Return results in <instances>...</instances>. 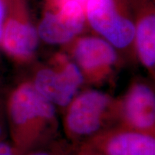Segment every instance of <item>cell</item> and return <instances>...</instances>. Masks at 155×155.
<instances>
[{
	"label": "cell",
	"instance_id": "cell-1",
	"mask_svg": "<svg viewBox=\"0 0 155 155\" xmlns=\"http://www.w3.org/2000/svg\"><path fill=\"white\" fill-rule=\"evenodd\" d=\"M7 115L12 145L19 155L53 142L58 129L56 107L32 83L21 85L12 93Z\"/></svg>",
	"mask_w": 155,
	"mask_h": 155
},
{
	"label": "cell",
	"instance_id": "cell-2",
	"mask_svg": "<svg viewBox=\"0 0 155 155\" xmlns=\"http://www.w3.org/2000/svg\"><path fill=\"white\" fill-rule=\"evenodd\" d=\"M116 120L121 121L120 103L112 101L101 91H88L75 97L65 108L63 128L70 140L83 144L111 129Z\"/></svg>",
	"mask_w": 155,
	"mask_h": 155
},
{
	"label": "cell",
	"instance_id": "cell-3",
	"mask_svg": "<svg viewBox=\"0 0 155 155\" xmlns=\"http://www.w3.org/2000/svg\"><path fill=\"white\" fill-rule=\"evenodd\" d=\"M83 144L101 155H155L154 134L124 125L103 131Z\"/></svg>",
	"mask_w": 155,
	"mask_h": 155
},
{
	"label": "cell",
	"instance_id": "cell-4",
	"mask_svg": "<svg viewBox=\"0 0 155 155\" xmlns=\"http://www.w3.org/2000/svg\"><path fill=\"white\" fill-rule=\"evenodd\" d=\"M83 81V73L78 65L66 63L59 71L40 70L32 85L55 107L66 108L75 98Z\"/></svg>",
	"mask_w": 155,
	"mask_h": 155
},
{
	"label": "cell",
	"instance_id": "cell-5",
	"mask_svg": "<svg viewBox=\"0 0 155 155\" xmlns=\"http://www.w3.org/2000/svg\"><path fill=\"white\" fill-rule=\"evenodd\" d=\"M87 15L94 30L116 47L124 48L134 38V25L118 14L113 0H88Z\"/></svg>",
	"mask_w": 155,
	"mask_h": 155
},
{
	"label": "cell",
	"instance_id": "cell-6",
	"mask_svg": "<svg viewBox=\"0 0 155 155\" xmlns=\"http://www.w3.org/2000/svg\"><path fill=\"white\" fill-rule=\"evenodd\" d=\"M122 125L144 132L154 134L155 97L150 87L137 84L120 103Z\"/></svg>",
	"mask_w": 155,
	"mask_h": 155
},
{
	"label": "cell",
	"instance_id": "cell-7",
	"mask_svg": "<svg viewBox=\"0 0 155 155\" xmlns=\"http://www.w3.org/2000/svg\"><path fill=\"white\" fill-rule=\"evenodd\" d=\"M84 22L82 6L75 2H66L58 13L45 15L39 26L38 35L48 43H63L83 30Z\"/></svg>",
	"mask_w": 155,
	"mask_h": 155
},
{
	"label": "cell",
	"instance_id": "cell-8",
	"mask_svg": "<svg viewBox=\"0 0 155 155\" xmlns=\"http://www.w3.org/2000/svg\"><path fill=\"white\" fill-rule=\"evenodd\" d=\"M75 57L85 72L95 75L106 71L115 63L116 53L113 47L105 40L86 38L78 42Z\"/></svg>",
	"mask_w": 155,
	"mask_h": 155
},
{
	"label": "cell",
	"instance_id": "cell-9",
	"mask_svg": "<svg viewBox=\"0 0 155 155\" xmlns=\"http://www.w3.org/2000/svg\"><path fill=\"white\" fill-rule=\"evenodd\" d=\"M38 43V32L33 27L17 20H10L3 34V45L11 55L18 58L30 56Z\"/></svg>",
	"mask_w": 155,
	"mask_h": 155
},
{
	"label": "cell",
	"instance_id": "cell-10",
	"mask_svg": "<svg viewBox=\"0 0 155 155\" xmlns=\"http://www.w3.org/2000/svg\"><path fill=\"white\" fill-rule=\"evenodd\" d=\"M137 48L139 57L147 68L155 63V17L150 15L141 19L137 30Z\"/></svg>",
	"mask_w": 155,
	"mask_h": 155
},
{
	"label": "cell",
	"instance_id": "cell-11",
	"mask_svg": "<svg viewBox=\"0 0 155 155\" xmlns=\"http://www.w3.org/2000/svg\"><path fill=\"white\" fill-rule=\"evenodd\" d=\"M23 155H70V154L63 150L62 147L52 144L50 142L40 148L30 151Z\"/></svg>",
	"mask_w": 155,
	"mask_h": 155
},
{
	"label": "cell",
	"instance_id": "cell-12",
	"mask_svg": "<svg viewBox=\"0 0 155 155\" xmlns=\"http://www.w3.org/2000/svg\"><path fill=\"white\" fill-rule=\"evenodd\" d=\"M0 155H19L12 145L5 141H0Z\"/></svg>",
	"mask_w": 155,
	"mask_h": 155
},
{
	"label": "cell",
	"instance_id": "cell-13",
	"mask_svg": "<svg viewBox=\"0 0 155 155\" xmlns=\"http://www.w3.org/2000/svg\"><path fill=\"white\" fill-rule=\"evenodd\" d=\"M70 155H101L96 152V151L93 150L90 147L83 144L81 145V147L78 149L77 151H75L74 153L71 154Z\"/></svg>",
	"mask_w": 155,
	"mask_h": 155
},
{
	"label": "cell",
	"instance_id": "cell-14",
	"mask_svg": "<svg viewBox=\"0 0 155 155\" xmlns=\"http://www.w3.org/2000/svg\"><path fill=\"white\" fill-rule=\"evenodd\" d=\"M4 6L2 3V2L0 1V39L2 38V21L4 18Z\"/></svg>",
	"mask_w": 155,
	"mask_h": 155
},
{
	"label": "cell",
	"instance_id": "cell-15",
	"mask_svg": "<svg viewBox=\"0 0 155 155\" xmlns=\"http://www.w3.org/2000/svg\"><path fill=\"white\" fill-rule=\"evenodd\" d=\"M6 129L4 125L3 121H2V118L0 117V141H4V137L5 136Z\"/></svg>",
	"mask_w": 155,
	"mask_h": 155
},
{
	"label": "cell",
	"instance_id": "cell-16",
	"mask_svg": "<svg viewBox=\"0 0 155 155\" xmlns=\"http://www.w3.org/2000/svg\"><path fill=\"white\" fill-rule=\"evenodd\" d=\"M88 0H62V2L65 3L66 2H75L78 3L79 5L82 6V5H84L86 2H88Z\"/></svg>",
	"mask_w": 155,
	"mask_h": 155
}]
</instances>
